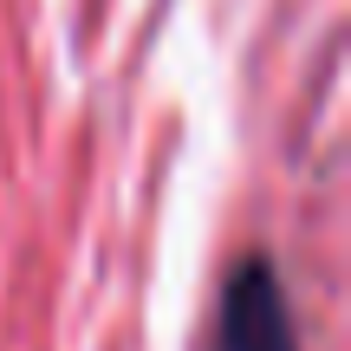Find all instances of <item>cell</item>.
<instances>
[{
	"instance_id": "obj_1",
	"label": "cell",
	"mask_w": 351,
	"mask_h": 351,
	"mask_svg": "<svg viewBox=\"0 0 351 351\" xmlns=\"http://www.w3.org/2000/svg\"><path fill=\"white\" fill-rule=\"evenodd\" d=\"M215 351H300L293 306H287V293H280V274H274L267 254H247V261L228 274Z\"/></svg>"
}]
</instances>
